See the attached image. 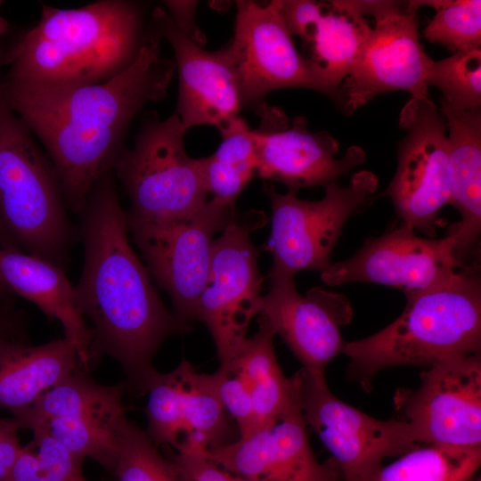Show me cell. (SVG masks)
<instances>
[{
	"instance_id": "3957f363",
	"label": "cell",
	"mask_w": 481,
	"mask_h": 481,
	"mask_svg": "<svg viewBox=\"0 0 481 481\" xmlns=\"http://www.w3.org/2000/svg\"><path fill=\"white\" fill-rule=\"evenodd\" d=\"M147 4L99 0L79 8L42 4L40 19L3 51L4 77L34 86L106 82L137 58L149 21Z\"/></svg>"
},
{
	"instance_id": "b9f144b4",
	"label": "cell",
	"mask_w": 481,
	"mask_h": 481,
	"mask_svg": "<svg viewBox=\"0 0 481 481\" xmlns=\"http://www.w3.org/2000/svg\"><path fill=\"white\" fill-rule=\"evenodd\" d=\"M470 481H481L479 477L475 476Z\"/></svg>"
},
{
	"instance_id": "8fae6325",
	"label": "cell",
	"mask_w": 481,
	"mask_h": 481,
	"mask_svg": "<svg viewBox=\"0 0 481 481\" xmlns=\"http://www.w3.org/2000/svg\"><path fill=\"white\" fill-rule=\"evenodd\" d=\"M232 39L226 45L235 70L241 109L257 110L269 93L285 88L318 91L334 102L338 91L323 69L296 48L277 0L236 2Z\"/></svg>"
},
{
	"instance_id": "2e32d148",
	"label": "cell",
	"mask_w": 481,
	"mask_h": 481,
	"mask_svg": "<svg viewBox=\"0 0 481 481\" xmlns=\"http://www.w3.org/2000/svg\"><path fill=\"white\" fill-rule=\"evenodd\" d=\"M262 123L253 129L257 154V175L276 181L288 190L326 186L364 162L359 146L346 149L336 158L339 143L326 131L313 132L305 117L291 124L281 110L266 105L258 113Z\"/></svg>"
},
{
	"instance_id": "d6986e66",
	"label": "cell",
	"mask_w": 481,
	"mask_h": 481,
	"mask_svg": "<svg viewBox=\"0 0 481 481\" xmlns=\"http://www.w3.org/2000/svg\"><path fill=\"white\" fill-rule=\"evenodd\" d=\"M268 279L258 319L281 338L304 368L324 371L343 352L340 328L352 319L349 299L320 287L302 296L294 276L268 274Z\"/></svg>"
},
{
	"instance_id": "60d3db41",
	"label": "cell",
	"mask_w": 481,
	"mask_h": 481,
	"mask_svg": "<svg viewBox=\"0 0 481 481\" xmlns=\"http://www.w3.org/2000/svg\"><path fill=\"white\" fill-rule=\"evenodd\" d=\"M235 481H253V480H250V479H248V478H245V477H239V476H235Z\"/></svg>"
},
{
	"instance_id": "4dcf8cb0",
	"label": "cell",
	"mask_w": 481,
	"mask_h": 481,
	"mask_svg": "<svg viewBox=\"0 0 481 481\" xmlns=\"http://www.w3.org/2000/svg\"><path fill=\"white\" fill-rule=\"evenodd\" d=\"M434 8L436 13L423 29L425 39L445 46L452 53L468 52L481 45L480 0L413 1Z\"/></svg>"
},
{
	"instance_id": "d4e9b609",
	"label": "cell",
	"mask_w": 481,
	"mask_h": 481,
	"mask_svg": "<svg viewBox=\"0 0 481 481\" xmlns=\"http://www.w3.org/2000/svg\"><path fill=\"white\" fill-rule=\"evenodd\" d=\"M220 134L222 142L216 151L196 161L212 199L234 205L246 185L257 175L253 129L240 116Z\"/></svg>"
},
{
	"instance_id": "ab89813d",
	"label": "cell",
	"mask_w": 481,
	"mask_h": 481,
	"mask_svg": "<svg viewBox=\"0 0 481 481\" xmlns=\"http://www.w3.org/2000/svg\"><path fill=\"white\" fill-rule=\"evenodd\" d=\"M3 2L0 0V7L2 5ZM2 20L0 19V28L3 26V24L1 23ZM3 49L0 47V66L2 65V58H3Z\"/></svg>"
},
{
	"instance_id": "9a60e30c",
	"label": "cell",
	"mask_w": 481,
	"mask_h": 481,
	"mask_svg": "<svg viewBox=\"0 0 481 481\" xmlns=\"http://www.w3.org/2000/svg\"><path fill=\"white\" fill-rule=\"evenodd\" d=\"M143 394L147 435L155 445L205 449L232 442L216 374L200 373L186 359L167 373L154 371Z\"/></svg>"
},
{
	"instance_id": "f35d334b",
	"label": "cell",
	"mask_w": 481,
	"mask_h": 481,
	"mask_svg": "<svg viewBox=\"0 0 481 481\" xmlns=\"http://www.w3.org/2000/svg\"><path fill=\"white\" fill-rule=\"evenodd\" d=\"M12 294V291L0 278V308L4 307V303Z\"/></svg>"
},
{
	"instance_id": "74e56055",
	"label": "cell",
	"mask_w": 481,
	"mask_h": 481,
	"mask_svg": "<svg viewBox=\"0 0 481 481\" xmlns=\"http://www.w3.org/2000/svg\"><path fill=\"white\" fill-rule=\"evenodd\" d=\"M20 338H25V334L19 316L5 306L0 308V344Z\"/></svg>"
},
{
	"instance_id": "7a4b0ae2",
	"label": "cell",
	"mask_w": 481,
	"mask_h": 481,
	"mask_svg": "<svg viewBox=\"0 0 481 481\" xmlns=\"http://www.w3.org/2000/svg\"><path fill=\"white\" fill-rule=\"evenodd\" d=\"M78 215L84 264L74 287L79 310L92 323L91 360L115 358L142 395L155 371L156 351L170 336L188 330L167 310L130 245L113 170L94 185Z\"/></svg>"
},
{
	"instance_id": "5b68a950",
	"label": "cell",
	"mask_w": 481,
	"mask_h": 481,
	"mask_svg": "<svg viewBox=\"0 0 481 481\" xmlns=\"http://www.w3.org/2000/svg\"><path fill=\"white\" fill-rule=\"evenodd\" d=\"M58 173L9 106L0 80V228L22 251L65 271L78 240Z\"/></svg>"
},
{
	"instance_id": "8d00e7d4",
	"label": "cell",
	"mask_w": 481,
	"mask_h": 481,
	"mask_svg": "<svg viewBox=\"0 0 481 481\" xmlns=\"http://www.w3.org/2000/svg\"><path fill=\"white\" fill-rule=\"evenodd\" d=\"M162 3L176 27L189 38L202 46L205 36L199 29L194 20L197 2L163 1Z\"/></svg>"
},
{
	"instance_id": "cb8c5ba5",
	"label": "cell",
	"mask_w": 481,
	"mask_h": 481,
	"mask_svg": "<svg viewBox=\"0 0 481 481\" xmlns=\"http://www.w3.org/2000/svg\"><path fill=\"white\" fill-rule=\"evenodd\" d=\"M258 324L257 332L248 338L238 356L224 365L237 371L247 384L254 404L257 429L286 410L296 396L293 377H287L278 363L273 331L261 319Z\"/></svg>"
},
{
	"instance_id": "4316f807",
	"label": "cell",
	"mask_w": 481,
	"mask_h": 481,
	"mask_svg": "<svg viewBox=\"0 0 481 481\" xmlns=\"http://www.w3.org/2000/svg\"><path fill=\"white\" fill-rule=\"evenodd\" d=\"M124 385L103 386L76 371L46 391L30 408L13 416L31 431L46 422L85 411H123Z\"/></svg>"
},
{
	"instance_id": "44dd1931",
	"label": "cell",
	"mask_w": 481,
	"mask_h": 481,
	"mask_svg": "<svg viewBox=\"0 0 481 481\" xmlns=\"http://www.w3.org/2000/svg\"><path fill=\"white\" fill-rule=\"evenodd\" d=\"M0 278L12 291L35 304L52 321H58L64 338L77 348L79 363L88 369L92 332L77 303L75 287L64 270L10 242L0 229Z\"/></svg>"
},
{
	"instance_id": "1f68e13d",
	"label": "cell",
	"mask_w": 481,
	"mask_h": 481,
	"mask_svg": "<svg viewBox=\"0 0 481 481\" xmlns=\"http://www.w3.org/2000/svg\"><path fill=\"white\" fill-rule=\"evenodd\" d=\"M110 472L117 481H183L172 461L159 452L146 432L126 418L119 428Z\"/></svg>"
},
{
	"instance_id": "7c38bea8",
	"label": "cell",
	"mask_w": 481,
	"mask_h": 481,
	"mask_svg": "<svg viewBox=\"0 0 481 481\" xmlns=\"http://www.w3.org/2000/svg\"><path fill=\"white\" fill-rule=\"evenodd\" d=\"M406 132L397 146L395 174L383 192L402 223L430 237L451 200L447 124L428 97L410 98L399 116Z\"/></svg>"
},
{
	"instance_id": "e0dca14e",
	"label": "cell",
	"mask_w": 481,
	"mask_h": 481,
	"mask_svg": "<svg viewBox=\"0 0 481 481\" xmlns=\"http://www.w3.org/2000/svg\"><path fill=\"white\" fill-rule=\"evenodd\" d=\"M456 236H418L401 223L379 238L370 239L346 260L331 264L321 279L334 286L373 282L402 289L404 295L425 289L452 275L462 266L453 256Z\"/></svg>"
},
{
	"instance_id": "f1b7e54d",
	"label": "cell",
	"mask_w": 481,
	"mask_h": 481,
	"mask_svg": "<svg viewBox=\"0 0 481 481\" xmlns=\"http://www.w3.org/2000/svg\"><path fill=\"white\" fill-rule=\"evenodd\" d=\"M426 85L438 88L441 106L452 111L481 109V48L455 53L439 61L430 58Z\"/></svg>"
},
{
	"instance_id": "52a82bcc",
	"label": "cell",
	"mask_w": 481,
	"mask_h": 481,
	"mask_svg": "<svg viewBox=\"0 0 481 481\" xmlns=\"http://www.w3.org/2000/svg\"><path fill=\"white\" fill-rule=\"evenodd\" d=\"M378 179L369 171L355 174L346 186L336 182L324 186L320 200L298 197V191L278 192L270 182L263 191L272 208L268 249L273 265L268 274L289 275L305 270L323 273L330 265L331 251L349 217L371 201Z\"/></svg>"
},
{
	"instance_id": "d6a6232c",
	"label": "cell",
	"mask_w": 481,
	"mask_h": 481,
	"mask_svg": "<svg viewBox=\"0 0 481 481\" xmlns=\"http://www.w3.org/2000/svg\"><path fill=\"white\" fill-rule=\"evenodd\" d=\"M217 392L222 405L235 420L239 437H246L257 428L255 408L249 389L233 369L220 366L216 371Z\"/></svg>"
},
{
	"instance_id": "7bdbcfd3",
	"label": "cell",
	"mask_w": 481,
	"mask_h": 481,
	"mask_svg": "<svg viewBox=\"0 0 481 481\" xmlns=\"http://www.w3.org/2000/svg\"><path fill=\"white\" fill-rule=\"evenodd\" d=\"M339 481H343V480H339Z\"/></svg>"
},
{
	"instance_id": "4fadbf2b",
	"label": "cell",
	"mask_w": 481,
	"mask_h": 481,
	"mask_svg": "<svg viewBox=\"0 0 481 481\" xmlns=\"http://www.w3.org/2000/svg\"><path fill=\"white\" fill-rule=\"evenodd\" d=\"M394 403L418 444L481 446V355L447 357L420 373Z\"/></svg>"
},
{
	"instance_id": "83f0119b",
	"label": "cell",
	"mask_w": 481,
	"mask_h": 481,
	"mask_svg": "<svg viewBox=\"0 0 481 481\" xmlns=\"http://www.w3.org/2000/svg\"><path fill=\"white\" fill-rule=\"evenodd\" d=\"M370 29L363 16L333 7L318 21L309 43L311 60L323 69L335 90L355 64Z\"/></svg>"
},
{
	"instance_id": "7402d4cb",
	"label": "cell",
	"mask_w": 481,
	"mask_h": 481,
	"mask_svg": "<svg viewBox=\"0 0 481 481\" xmlns=\"http://www.w3.org/2000/svg\"><path fill=\"white\" fill-rule=\"evenodd\" d=\"M447 124L451 200L461 221L452 226L453 256L462 265L477 252L481 232V109L456 112L441 106Z\"/></svg>"
},
{
	"instance_id": "30bf717a",
	"label": "cell",
	"mask_w": 481,
	"mask_h": 481,
	"mask_svg": "<svg viewBox=\"0 0 481 481\" xmlns=\"http://www.w3.org/2000/svg\"><path fill=\"white\" fill-rule=\"evenodd\" d=\"M306 426L338 465L343 481H364L390 457L419 444L403 420H379L337 397L324 371L302 367L292 376Z\"/></svg>"
},
{
	"instance_id": "8992f818",
	"label": "cell",
	"mask_w": 481,
	"mask_h": 481,
	"mask_svg": "<svg viewBox=\"0 0 481 481\" xmlns=\"http://www.w3.org/2000/svg\"><path fill=\"white\" fill-rule=\"evenodd\" d=\"M187 129L174 112L143 118L133 148L124 147L113 166L130 206L126 216L165 221L189 216L208 200L196 159L184 147Z\"/></svg>"
},
{
	"instance_id": "ffe728a7",
	"label": "cell",
	"mask_w": 481,
	"mask_h": 481,
	"mask_svg": "<svg viewBox=\"0 0 481 481\" xmlns=\"http://www.w3.org/2000/svg\"><path fill=\"white\" fill-rule=\"evenodd\" d=\"M149 20L171 45L179 89L175 113L184 127L212 126L223 131L241 110L237 77L226 46L208 52L184 35L158 5Z\"/></svg>"
},
{
	"instance_id": "ac0fdd59",
	"label": "cell",
	"mask_w": 481,
	"mask_h": 481,
	"mask_svg": "<svg viewBox=\"0 0 481 481\" xmlns=\"http://www.w3.org/2000/svg\"><path fill=\"white\" fill-rule=\"evenodd\" d=\"M207 456L228 472L253 481H339L330 459L320 462L309 443L297 389L281 414L252 434L206 450Z\"/></svg>"
},
{
	"instance_id": "6da1fadb",
	"label": "cell",
	"mask_w": 481,
	"mask_h": 481,
	"mask_svg": "<svg viewBox=\"0 0 481 481\" xmlns=\"http://www.w3.org/2000/svg\"><path fill=\"white\" fill-rule=\"evenodd\" d=\"M162 40L149 20L135 61L103 83L34 86L1 80L9 106L55 167L69 211L79 214L94 185L113 170L143 107L166 96L175 64L162 55Z\"/></svg>"
},
{
	"instance_id": "9c48e42d",
	"label": "cell",
	"mask_w": 481,
	"mask_h": 481,
	"mask_svg": "<svg viewBox=\"0 0 481 481\" xmlns=\"http://www.w3.org/2000/svg\"><path fill=\"white\" fill-rule=\"evenodd\" d=\"M235 215L215 199L200 210L165 221L127 218L128 230L158 285L170 297L173 314L189 331L209 273L214 235Z\"/></svg>"
},
{
	"instance_id": "5bb4252c",
	"label": "cell",
	"mask_w": 481,
	"mask_h": 481,
	"mask_svg": "<svg viewBox=\"0 0 481 481\" xmlns=\"http://www.w3.org/2000/svg\"><path fill=\"white\" fill-rule=\"evenodd\" d=\"M418 10L412 1H395L375 19L355 64L338 89L335 102L346 115L384 93L429 96L426 71L430 57L420 42Z\"/></svg>"
},
{
	"instance_id": "d590c367",
	"label": "cell",
	"mask_w": 481,
	"mask_h": 481,
	"mask_svg": "<svg viewBox=\"0 0 481 481\" xmlns=\"http://www.w3.org/2000/svg\"><path fill=\"white\" fill-rule=\"evenodd\" d=\"M20 423L14 419H0V481H9L13 464L21 450Z\"/></svg>"
},
{
	"instance_id": "f546056e",
	"label": "cell",
	"mask_w": 481,
	"mask_h": 481,
	"mask_svg": "<svg viewBox=\"0 0 481 481\" xmlns=\"http://www.w3.org/2000/svg\"><path fill=\"white\" fill-rule=\"evenodd\" d=\"M32 432L33 439L21 447L9 481H87L82 472L84 458L44 429Z\"/></svg>"
},
{
	"instance_id": "603a6c76",
	"label": "cell",
	"mask_w": 481,
	"mask_h": 481,
	"mask_svg": "<svg viewBox=\"0 0 481 481\" xmlns=\"http://www.w3.org/2000/svg\"><path fill=\"white\" fill-rule=\"evenodd\" d=\"M75 346L66 338L39 346L25 338L0 344V407L17 416L77 371Z\"/></svg>"
},
{
	"instance_id": "ba28073f",
	"label": "cell",
	"mask_w": 481,
	"mask_h": 481,
	"mask_svg": "<svg viewBox=\"0 0 481 481\" xmlns=\"http://www.w3.org/2000/svg\"><path fill=\"white\" fill-rule=\"evenodd\" d=\"M263 213L234 215L214 240L208 279L195 309L215 342L220 366L234 360L248 341V330L262 306L264 278L251 232L263 226Z\"/></svg>"
},
{
	"instance_id": "836d02e7",
	"label": "cell",
	"mask_w": 481,
	"mask_h": 481,
	"mask_svg": "<svg viewBox=\"0 0 481 481\" xmlns=\"http://www.w3.org/2000/svg\"><path fill=\"white\" fill-rule=\"evenodd\" d=\"M205 448L184 447L169 458L183 481H235V476L218 466L206 454Z\"/></svg>"
},
{
	"instance_id": "277c9868",
	"label": "cell",
	"mask_w": 481,
	"mask_h": 481,
	"mask_svg": "<svg viewBox=\"0 0 481 481\" xmlns=\"http://www.w3.org/2000/svg\"><path fill=\"white\" fill-rule=\"evenodd\" d=\"M477 263L405 295L400 314L381 330L346 341L348 376L370 391L374 377L396 366L428 367L481 350V280Z\"/></svg>"
},
{
	"instance_id": "484cf974",
	"label": "cell",
	"mask_w": 481,
	"mask_h": 481,
	"mask_svg": "<svg viewBox=\"0 0 481 481\" xmlns=\"http://www.w3.org/2000/svg\"><path fill=\"white\" fill-rule=\"evenodd\" d=\"M480 463L481 446L419 444L364 481H470Z\"/></svg>"
},
{
	"instance_id": "e575fe53",
	"label": "cell",
	"mask_w": 481,
	"mask_h": 481,
	"mask_svg": "<svg viewBox=\"0 0 481 481\" xmlns=\"http://www.w3.org/2000/svg\"><path fill=\"white\" fill-rule=\"evenodd\" d=\"M281 19L291 36L309 44L325 4L309 0H277Z\"/></svg>"
}]
</instances>
